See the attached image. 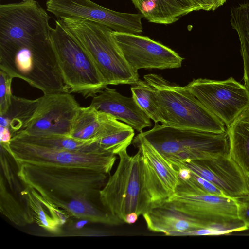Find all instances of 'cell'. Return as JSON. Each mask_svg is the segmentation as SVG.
Wrapping results in <instances>:
<instances>
[{"label":"cell","mask_w":249,"mask_h":249,"mask_svg":"<svg viewBox=\"0 0 249 249\" xmlns=\"http://www.w3.org/2000/svg\"><path fill=\"white\" fill-rule=\"evenodd\" d=\"M50 18L36 0L0 5V70L44 94L69 92L51 39Z\"/></svg>","instance_id":"cell-1"},{"label":"cell","mask_w":249,"mask_h":249,"mask_svg":"<svg viewBox=\"0 0 249 249\" xmlns=\"http://www.w3.org/2000/svg\"><path fill=\"white\" fill-rule=\"evenodd\" d=\"M17 175L49 213L110 226L124 222L103 207L100 192L107 174L79 167L29 163L16 164Z\"/></svg>","instance_id":"cell-2"},{"label":"cell","mask_w":249,"mask_h":249,"mask_svg":"<svg viewBox=\"0 0 249 249\" xmlns=\"http://www.w3.org/2000/svg\"><path fill=\"white\" fill-rule=\"evenodd\" d=\"M119 162L100 192L104 209L124 223L132 212L142 215L162 206L168 196L140 150L133 156L127 149L118 154Z\"/></svg>","instance_id":"cell-3"},{"label":"cell","mask_w":249,"mask_h":249,"mask_svg":"<svg viewBox=\"0 0 249 249\" xmlns=\"http://www.w3.org/2000/svg\"><path fill=\"white\" fill-rule=\"evenodd\" d=\"M60 19L93 61L107 85H133L139 80L138 71L128 64L115 43L112 29L78 18Z\"/></svg>","instance_id":"cell-4"},{"label":"cell","mask_w":249,"mask_h":249,"mask_svg":"<svg viewBox=\"0 0 249 249\" xmlns=\"http://www.w3.org/2000/svg\"><path fill=\"white\" fill-rule=\"evenodd\" d=\"M140 134L175 167L184 161L207 159L229 152L227 131L218 133L155 123L152 129Z\"/></svg>","instance_id":"cell-5"},{"label":"cell","mask_w":249,"mask_h":249,"mask_svg":"<svg viewBox=\"0 0 249 249\" xmlns=\"http://www.w3.org/2000/svg\"><path fill=\"white\" fill-rule=\"evenodd\" d=\"M144 80L154 89L162 124L214 133H224L225 124L184 86L161 76L148 74Z\"/></svg>","instance_id":"cell-6"},{"label":"cell","mask_w":249,"mask_h":249,"mask_svg":"<svg viewBox=\"0 0 249 249\" xmlns=\"http://www.w3.org/2000/svg\"><path fill=\"white\" fill-rule=\"evenodd\" d=\"M162 206L208 228H227L234 231L249 229L238 217L237 198L207 194L189 180L180 179L175 193Z\"/></svg>","instance_id":"cell-7"},{"label":"cell","mask_w":249,"mask_h":249,"mask_svg":"<svg viewBox=\"0 0 249 249\" xmlns=\"http://www.w3.org/2000/svg\"><path fill=\"white\" fill-rule=\"evenodd\" d=\"M52 43L60 71L70 93L93 97L107 84L97 67L70 33L60 18L51 28Z\"/></svg>","instance_id":"cell-8"},{"label":"cell","mask_w":249,"mask_h":249,"mask_svg":"<svg viewBox=\"0 0 249 249\" xmlns=\"http://www.w3.org/2000/svg\"><path fill=\"white\" fill-rule=\"evenodd\" d=\"M10 155L16 164L29 163L93 169L109 174L116 160L105 151H73L48 147L12 138Z\"/></svg>","instance_id":"cell-9"},{"label":"cell","mask_w":249,"mask_h":249,"mask_svg":"<svg viewBox=\"0 0 249 249\" xmlns=\"http://www.w3.org/2000/svg\"><path fill=\"white\" fill-rule=\"evenodd\" d=\"M185 87L227 127L249 107V91L233 77L194 79Z\"/></svg>","instance_id":"cell-10"},{"label":"cell","mask_w":249,"mask_h":249,"mask_svg":"<svg viewBox=\"0 0 249 249\" xmlns=\"http://www.w3.org/2000/svg\"><path fill=\"white\" fill-rule=\"evenodd\" d=\"M80 107L75 97L70 92L44 94L39 98L38 104L30 121L24 129L18 133L32 136H70Z\"/></svg>","instance_id":"cell-11"},{"label":"cell","mask_w":249,"mask_h":249,"mask_svg":"<svg viewBox=\"0 0 249 249\" xmlns=\"http://www.w3.org/2000/svg\"><path fill=\"white\" fill-rule=\"evenodd\" d=\"M46 6L57 18H78L102 24L120 33L139 34L143 31L142 14L115 11L90 0H47Z\"/></svg>","instance_id":"cell-12"},{"label":"cell","mask_w":249,"mask_h":249,"mask_svg":"<svg viewBox=\"0 0 249 249\" xmlns=\"http://www.w3.org/2000/svg\"><path fill=\"white\" fill-rule=\"evenodd\" d=\"M112 36L126 62L136 71L181 67L183 58L177 53L147 36L114 31Z\"/></svg>","instance_id":"cell-13"},{"label":"cell","mask_w":249,"mask_h":249,"mask_svg":"<svg viewBox=\"0 0 249 249\" xmlns=\"http://www.w3.org/2000/svg\"><path fill=\"white\" fill-rule=\"evenodd\" d=\"M209 181L227 196L239 198L249 195L248 178L229 153L179 163Z\"/></svg>","instance_id":"cell-14"},{"label":"cell","mask_w":249,"mask_h":249,"mask_svg":"<svg viewBox=\"0 0 249 249\" xmlns=\"http://www.w3.org/2000/svg\"><path fill=\"white\" fill-rule=\"evenodd\" d=\"M90 105L98 111L125 123L140 132L152 125L151 119L132 96L128 97L122 95L116 89L107 86L93 97Z\"/></svg>","instance_id":"cell-15"},{"label":"cell","mask_w":249,"mask_h":249,"mask_svg":"<svg viewBox=\"0 0 249 249\" xmlns=\"http://www.w3.org/2000/svg\"><path fill=\"white\" fill-rule=\"evenodd\" d=\"M128 126L90 105L80 107L70 136L83 140L97 141Z\"/></svg>","instance_id":"cell-16"},{"label":"cell","mask_w":249,"mask_h":249,"mask_svg":"<svg viewBox=\"0 0 249 249\" xmlns=\"http://www.w3.org/2000/svg\"><path fill=\"white\" fill-rule=\"evenodd\" d=\"M149 22L171 24L182 17L200 10L193 0H131Z\"/></svg>","instance_id":"cell-17"},{"label":"cell","mask_w":249,"mask_h":249,"mask_svg":"<svg viewBox=\"0 0 249 249\" xmlns=\"http://www.w3.org/2000/svg\"><path fill=\"white\" fill-rule=\"evenodd\" d=\"M142 216L149 231L166 235L208 228L196 220L163 206L152 208Z\"/></svg>","instance_id":"cell-18"},{"label":"cell","mask_w":249,"mask_h":249,"mask_svg":"<svg viewBox=\"0 0 249 249\" xmlns=\"http://www.w3.org/2000/svg\"><path fill=\"white\" fill-rule=\"evenodd\" d=\"M132 143L150 164L169 197L171 196L180 182L178 170L140 133Z\"/></svg>","instance_id":"cell-19"},{"label":"cell","mask_w":249,"mask_h":249,"mask_svg":"<svg viewBox=\"0 0 249 249\" xmlns=\"http://www.w3.org/2000/svg\"><path fill=\"white\" fill-rule=\"evenodd\" d=\"M229 155L249 178V107L227 128Z\"/></svg>","instance_id":"cell-20"},{"label":"cell","mask_w":249,"mask_h":249,"mask_svg":"<svg viewBox=\"0 0 249 249\" xmlns=\"http://www.w3.org/2000/svg\"><path fill=\"white\" fill-rule=\"evenodd\" d=\"M39 102V98L28 99L12 95L7 110L0 114V127L8 129L12 136L24 129L32 117Z\"/></svg>","instance_id":"cell-21"},{"label":"cell","mask_w":249,"mask_h":249,"mask_svg":"<svg viewBox=\"0 0 249 249\" xmlns=\"http://www.w3.org/2000/svg\"><path fill=\"white\" fill-rule=\"evenodd\" d=\"M13 137L36 145L70 151L79 152L104 151L99 147L96 140H83L66 135L32 136L18 133Z\"/></svg>","instance_id":"cell-22"},{"label":"cell","mask_w":249,"mask_h":249,"mask_svg":"<svg viewBox=\"0 0 249 249\" xmlns=\"http://www.w3.org/2000/svg\"><path fill=\"white\" fill-rule=\"evenodd\" d=\"M231 24L238 35L243 61L244 85L249 91V3L231 8Z\"/></svg>","instance_id":"cell-23"},{"label":"cell","mask_w":249,"mask_h":249,"mask_svg":"<svg viewBox=\"0 0 249 249\" xmlns=\"http://www.w3.org/2000/svg\"><path fill=\"white\" fill-rule=\"evenodd\" d=\"M3 175L0 177V212L11 222L23 227L34 223L31 212L8 189Z\"/></svg>","instance_id":"cell-24"},{"label":"cell","mask_w":249,"mask_h":249,"mask_svg":"<svg viewBox=\"0 0 249 249\" xmlns=\"http://www.w3.org/2000/svg\"><path fill=\"white\" fill-rule=\"evenodd\" d=\"M20 199L31 212L35 223L51 234L59 235L63 233L62 227L53 219L47 208L29 189L24 187Z\"/></svg>","instance_id":"cell-25"},{"label":"cell","mask_w":249,"mask_h":249,"mask_svg":"<svg viewBox=\"0 0 249 249\" xmlns=\"http://www.w3.org/2000/svg\"><path fill=\"white\" fill-rule=\"evenodd\" d=\"M132 97L155 123H163L154 88L145 80L139 79L131 87Z\"/></svg>","instance_id":"cell-26"},{"label":"cell","mask_w":249,"mask_h":249,"mask_svg":"<svg viewBox=\"0 0 249 249\" xmlns=\"http://www.w3.org/2000/svg\"><path fill=\"white\" fill-rule=\"evenodd\" d=\"M134 129L130 126L97 141L99 147L103 150L118 155L127 149L133 141Z\"/></svg>","instance_id":"cell-27"},{"label":"cell","mask_w":249,"mask_h":249,"mask_svg":"<svg viewBox=\"0 0 249 249\" xmlns=\"http://www.w3.org/2000/svg\"><path fill=\"white\" fill-rule=\"evenodd\" d=\"M12 156L4 148L0 146V167L1 174L4 177L6 182L13 193L18 194L20 198L21 192L23 186L17 175V171H14L12 165Z\"/></svg>","instance_id":"cell-28"},{"label":"cell","mask_w":249,"mask_h":249,"mask_svg":"<svg viewBox=\"0 0 249 249\" xmlns=\"http://www.w3.org/2000/svg\"><path fill=\"white\" fill-rule=\"evenodd\" d=\"M13 78L0 70V114L6 112L11 102V85Z\"/></svg>","instance_id":"cell-29"},{"label":"cell","mask_w":249,"mask_h":249,"mask_svg":"<svg viewBox=\"0 0 249 249\" xmlns=\"http://www.w3.org/2000/svg\"><path fill=\"white\" fill-rule=\"evenodd\" d=\"M191 177L189 179L207 194L226 196L223 192L213 184L191 171Z\"/></svg>","instance_id":"cell-30"},{"label":"cell","mask_w":249,"mask_h":249,"mask_svg":"<svg viewBox=\"0 0 249 249\" xmlns=\"http://www.w3.org/2000/svg\"><path fill=\"white\" fill-rule=\"evenodd\" d=\"M237 199L238 217L249 228V200L244 197Z\"/></svg>","instance_id":"cell-31"},{"label":"cell","mask_w":249,"mask_h":249,"mask_svg":"<svg viewBox=\"0 0 249 249\" xmlns=\"http://www.w3.org/2000/svg\"><path fill=\"white\" fill-rule=\"evenodd\" d=\"M199 10L214 11L223 5L227 0H193Z\"/></svg>","instance_id":"cell-32"},{"label":"cell","mask_w":249,"mask_h":249,"mask_svg":"<svg viewBox=\"0 0 249 249\" xmlns=\"http://www.w3.org/2000/svg\"><path fill=\"white\" fill-rule=\"evenodd\" d=\"M178 171V177L182 180H189L191 177V171L190 169L184 165H181L177 168Z\"/></svg>","instance_id":"cell-33"},{"label":"cell","mask_w":249,"mask_h":249,"mask_svg":"<svg viewBox=\"0 0 249 249\" xmlns=\"http://www.w3.org/2000/svg\"><path fill=\"white\" fill-rule=\"evenodd\" d=\"M139 215L135 212H132L127 214L124 219V223L127 224H133L135 223Z\"/></svg>","instance_id":"cell-34"},{"label":"cell","mask_w":249,"mask_h":249,"mask_svg":"<svg viewBox=\"0 0 249 249\" xmlns=\"http://www.w3.org/2000/svg\"><path fill=\"white\" fill-rule=\"evenodd\" d=\"M243 197H244V198H246L247 199L249 200V195L245 196H243Z\"/></svg>","instance_id":"cell-35"},{"label":"cell","mask_w":249,"mask_h":249,"mask_svg":"<svg viewBox=\"0 0 249 249\" xmlns=\"http://www.w3.org/2000/svg\"><path fill=\"white\" fill-rule=\"evenodd\" d=\"M248 181H249V178H248Z\"/></svg>","instance_id":"cell-36"}]
</instances>
